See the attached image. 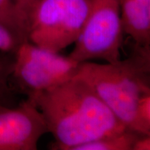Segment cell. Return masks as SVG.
<instances>
[{"instance_id": "cell-8", "label": "cell", "mask_w": 150, "mask_h": 150, "mask_svg": "<svg viewBox=\"0 0 150 150\" xmlns=\"http://www.w3.org/2000/svg\"><path fill=\"white\" fill-rule=\"evenodd\" d=\"M140 134H142L127 129L122 132L79 145L74 150H132L134 142Z\"/></svg>"}, {"instance_id": "cell-2", "label": "cell", "mask_w": 150, "mask_h": 150, "mask_svg": "<svg viewBox=\"0 0 150 150\" xmlns=\"http://www.w3.org/2000/svg\"><path fill=\"white\" fill-rule=\"evenodd\" d=\"M76 76L93 88L127 129L144 134L136 110L140 97L150 93V47L135 44L127 59L114 63L83 62Z\"/></svg>"}, {"instance_id": "cell-1", "label": "cell", "mask_w": 150, "mask_h": 150, "mask_svg": "<svg viewBox=\"0 0 150 150\" xmlns=\"http://www.w3.org/2000/svg\"><path fill=\"white\" fill-rule=\"evenodd\" d=\"M29 101L40 110L48 132L53 135L54 149L74 150L127 129L93 88L78 76Z\"/></svg>"}, {"instance_id": "cell-4", "label": "cell", "mask_w": 150, "mask_h": 150, "mask_svg": "<svg viewBox=\"0 0 150 150\" xmlns=\"http://www.w3.org/2000/svg\"><path fill=\"white\" fill-rule=\"evenodd\" d=\"M81 63L26 40L14 54L11 79L32 100L76 76Z\"/></svg>"}, {"instance_id": "cell-5", "label": "cell", "mask_w": 150, "mask_h": 150, "mask_svg": "<svg viewBox=\"0 0 150 150\" xmlns=\"http://www.w3.org/2000/svg\"><path fill=\"white\" fill-rule=\"evenodd\" d=\"M122 33L120 0H91L88 16L68 56L79 63H116L121 59Z\"/></svg>"}, {"instance_id": "cell-12", "label": "cell", "mask_w": 150, "mask_h": 150, "mask_svg": "<svg viewBox=\"0 0 150 150\" xmlns=\"http://www.w3.org/2000/svg\"><path fill=\"white\" fill-rule=\"evenodd\" d=\"M136 114L142 133L150 135V93L145 94L140 98Z\"/></svg>"}, {"instance_id": "cell-10", "label": "cell", "mask_w": 150, "mask_h": 150, "mask_svg": "<svg viewBox=\"0 0 150 150\" xmlns=\"http://www.w3.org/2000/svg\"><path fill=\"white\" fill-rule=\"evenodd\" d=\"M13 63L14 54L0 56V104L8 106L13 97L10 80Z\"/></svg>"}, {"instance_id": "cell-6", "label": "cell", "mask_w": 150, "mask_h": 150, "mask_svg": "<svg viewBox=\"0 0 150 150\" xmlns=\"http://www.w3.org/2000/svg\"><path fill=\"white\" fill-rule=\"evenodd\" d=\"M47 132L42 115L29 99L16 108L0 104V150H35Z\"/></svg>"}, {"instance_id": "cell-11", "label": "cell", "mask_w": 150, "mask_h": 150, "mask_svg": "<svg viewBox=\"0 0 150 150\" xmlns=\"http://www.w3.org/2000/svg\"><path fill=\"white\" fill-rule=\"evenodd\" d=\"M27 40L0 24V51L15 54L20 45Z\"/></svg>"}, {"instance_id": "cell-7", "label": "cell", "mask_w": 150, "mask_h": 150, "mask_svg": "<svg viewBox=\"0 0 150 150\" xmlns=\"http://www.w3.org/2000/svg\"><path fill=\"white\" fill-rule=\"evenodd\" d=\"M122 27L135 44L150 47V1L120 0Z\"/></svg>"}, {"instance_id": "cell-9", "label": "cell", "mask_w": 150, "mask_h": 150, "mask_svg": "<svg viewBox=\"0 0 150 150\" xmlns=\"http://www.w3.org/2000/svg\"><path fill=\"white\" fill-rule=\"evenodd\" d=\"M0 24L27 40L26 25L13 0H0Z\"/></svg>"}, {"instance_id": "cell-3", "label": "cell", "mask_w": 150, "mask_h": 150, "mask_svg": "<svg viewBox=\"0 0 150 150\" xmlns=\"http://www.w3.org/2000/svg\"><path fill=\"white\" fill-rule=\"evenodd\" d=\"M91 4V0H36L26 19L27 40L59 52L77 40Z\"/></svg>"}, {"instance_id": "cell-13", "label": "cell", "mask_w": 150, "mask_h": 150, "mask_svg": "<svg viewBox=\"0 0 150 150\" xmlns=\"http://www.w3.org/2000/svg\"><path fill=\"white\" fill-rule=\"evenodd\" d=\"M16 4L17 8L21 16L22 20H24V24L27 28V24H26V19L29 9L31 8V6L35 2L36 0H13Z\"/></svg>"}, {"instance_id": "cell-14", "label": "cell", "mask_w": 150, "mask_h": 150, "mask_svg": "<svg viewBox=\"0 0 150 150\" xmlns=\"http://www.w3.org/2000/svg\"><path fill=\"white\" fill-rule=\"evenodd\" d=\"M150 135L140 134L134 142L132 150H149Z\"/></svg>"}]
</instances>
